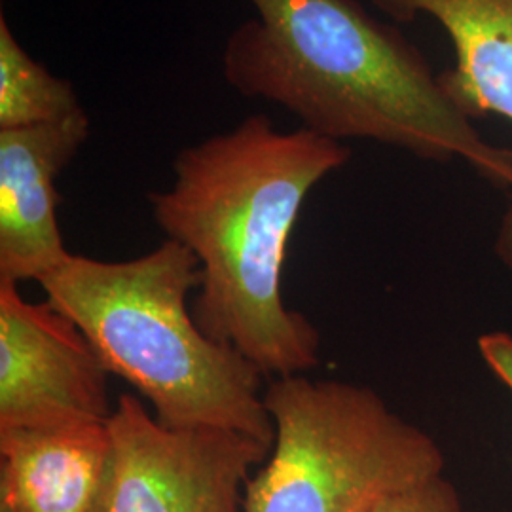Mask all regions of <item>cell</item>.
<instances>
[{"mask_svg":"<svg viewBox=\"0 0 512 512\" xmlns=\"http://www.w3.org/2000/svg\"><path fill=\"white\" fill-rule=\"evenodd\" d=\"M82 109L73 82L29 55L0 14V129L52 124Z\"/></svg>","mask_w":512,"mask_h":512,"instance_id":"30bf717a","label":"cell"},{"mask_svg":"<svg viewBox=\"0 0 512 512\" xmlns=\"http://www.w3.org/2000/svg\"><path fill=\"white\" fill-rule=\"evenodd\" d=\"M196 256L165 239L147 255L97 260L71 255L38 285L93 349L152 406L169 429H228L274 446L264 374L196 323L188 296L200 289Z\"/></svg>","mask_w":512,"mask_h":512,"instance_id":"3957f363","label":"cell"},{"mask_svg":"<svg viewBox=\"0 0 512 512\" xmlns=\"http://www.w3.org/2000/svg\"><path fill=\"white\" fill-rule=\"evenodd\" d=\"M395 21H439L456 48V67L440 84L469 118L512 122V0H372Z\"/></svg>","mask_w":512,"mask_h":512,"instance_id":"9c48e42d","label":"cell"},{"mask_svg":"<svg viewBox=\"0 0 512 512\" xmlns=\"http://www.w3.org/2000/svg\"><path fill=\"white\" fill-rule=\"evenodd\" d=\"M275 439L243 512H372L442 475L439 444L363 385L283 376L266 385Z\"/></svg>","mask_w":512,"mask_h":512,"instance_id":"277c9868","label":"cell"},{"mask_svg":"<svg viewBox=\"0 0 512 512\" xmlns=\"http://www.w3.org/2000/svg\"><path fill=\"white\" fill-rule=\"evenodd\" d=\"M109 376L73 319L0 279V431L109 421Z\"/></svg>","mask_w":512,"mask_h":512,"instance_id":"8992f818","label":"cell"},{"mask_svg":"<svg viewBox=\"0 0 512 512\" xmlns=\"http://www.w3.org/2000/svg\"><path fill=\"white\" fill-rule=\"evenodd\" d=\"M478 349L484 363L512 391V336L492 332L478 338Z\"/></svg>","mask_w":512,"mask_h":512,"instance_id":"7c38bea8","label":"cell"},{"mask_svg":"<svg viewBox=\"0 0 512 512\" xmlns=\"http://www.w3.org/2000/svg\"><path fill=\"white\" fill-rule=\"evenodd\" d=\"M114 478L105 512H239L272 446L228 429H169L133 395L109 418Z\"/></svg>","mask_w":512,"mask_h":512,"instance_id":"5b68a950","label":"cell"},{"mask_svg":"<svg viewBox=\"0 0 512 512\" xmlns=\"http://www.w3.org/2000/svg\"><path fill=\"white\" fill-rule=\"evenodd\" d=\"M255 18L224 44L226 84L266 99L327 139H365L431 160H465L512 188V150L494 147L420 50L357 0H249Z\"/></svg>","mask_w":512,"mask_h":512,"instance_id":"7a4b0ae2","label":"cell"},{"mask_svg":"<svg viewBox=\"0 0 512 512\" xmlns=\"http://www.w3.org/2000/svg\"><path fill=\"white\" fill-rule=\"evenodd\" d=\"M372 512H463L456 488L440 475L384 499Z\"/></svg>","mask_w":512,"mask_h":512,"instance_id":"8fae6325","label":"cell"},{"mask_svg":"<svg viewBox=\"0 0 512 512\" xmlns=\"http://www.w3.org/2000/svg\"><path fill=\"white\" fill-rule=\"evenodd\" d=\"M349 158L340 141L306 128L279 131L268 116L253 114L179 150L171 186L148 194L165 239L198 260L196 323L264 376H294L319 365V330L287 308L283 268L306 198Z\"/></svg>","mask_w":512,"mask_h":512,"instance_id":"6da1fadb","label":"cell"},{"mask_svg":"<svg viewBox=\"0 0 512 512\" xmlns=\"http://www.w3.org/2000/svg\"><path fill=\"white\" fill-rule=\"evenodd\" d=\"M90 128L82 109L52 124L0 129V279L40 283L73 255L59 228L55 183Z\"/></svg>","mask_w":512,"mask_h":512,"instance_id":"52a82bcc","label":"cell"},{"mask_svg":"<svg viewBox=\"0 0 512 512\" xmlns=\"http://www.w3.org/2000/svg\"><path fill=\"white\" fill-rule=\"evenodd\" d=\"M495 253L499 256V260L512 270V202L499 224V230L495 236Z\"/></svg>","mask_w":512,"mask_h":512,"instance_id":"4fadbf2b","label":"cell"},{"mask_svg":"<svg viewBox=\"0 0 512 512\" xmlns=\"http://www.w3.org/2000/svg\"><path fill=\"white\" fill-rule=\"evenodd\" d=\"M112 478L109 421L0 431V512H105Z\"/></svg>","mask_w":512,"mask_h":512,"instance_id":"ba28073f","label":"cell"}]
</instances>
